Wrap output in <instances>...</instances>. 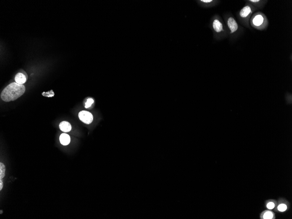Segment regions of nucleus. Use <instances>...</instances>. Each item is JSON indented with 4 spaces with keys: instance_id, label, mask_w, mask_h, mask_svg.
I'll list each match as a JSON object with an SVG mask.
<instances>
[{
    "instance_id": "1",
    "label": "nucleus",
    "mask_w": 292,
    "mask_h": 219,
    "mask_svg": "<svg viewBox=\"0 0 292 219\" xmlns=\"http://www.w3.org/2000/svg\"><path fill=\"white\" fill-rule=\"evenodd\" d=\"M25 88L23 84L16 82L11 83L2 91L1 97L4 102L15 101L22 96L25 92Z\"/></svg>"
},
{
    "instance_id": "2",
    "label": "nucleus",
    "mask_w": 292,
    "mask_h": 219,
    "mask_svg": "<svg viewBox=\"0 0 292 219\" xmlns=\"http://www.w3.org/2000/svg\"><path fill=\"white\" fill-rule=\"evenodd\" d=\"M290 207L289 202L284 198H280L277 201V205L274 209L276 212L283 213L287 211Z\"/></svg>"
},
{
    "instance_id": "3",
    "label": "nucleus",
    "mask_w": 292,
    "mask_h": 219,
    "mask_svg": "<svg viewBox=\"0 0 292 219\" xmlns=\"http://www.w3.org/2000/svg\"><path fill=\"white\" fill-rule=\"evenodd\" d=\"M79 118L83 123L87 124L91 123L93 120V116L92 113L86 111H81L79 113Z\"/></svg>"
},
{
    "instance_id": "4",
    "label": "nucleus",
    "mask_w": 292,
    "mask_h": 219,
    "mask_svg": "<svg viewBox=\"0 0 292 219\" xmlns=\"http://www.w3.org/2000/svg\"><path fill=\"white\" fill-rule=\"evenodd\" d=\"M227 25L228 28L231 31V33L232 34L235 33L238 30V25L235 19L233 17H231L228 19L227 20Z\"/></svg>"
},
{
    "instance_id": "5",
    "label": "nucleus",
    "mask_w": 292,
    "mask_h": 219,
    "mask_svg": "<svg viewBox=\"0 0 292 219\" xmlns=\"http://www.w3.org/2000/svg\"><path fill=\"white\" fill-rule=\"evenodd\" d=\"M275 213L269 209L264 210L260 215L261 219H275Z\"/></svg>"
},
{
    "instance_id": "6",
    "label": "nucleus",
    "mask_w": 292,
    "mask_h": 219,
    "mask_svg": "<svg viewBox=\"0 0 292 219\" xmlns=\"http://www.w3.org/2000/svg\"><path fill=\"white\" fill-rule=\"evenodd\" d=\"M251 8L249 6L244 7L240 12V15L242 18H246L251 13Z\"/></svg>"
},
{
    "instance_id": "7",
    "label": "nucleus",
    "mask_w": 292,
    "mask_h": 219,
    "mask_svg": "<svg viewBox=\"0 0 292 219\" xmlns=\"http://www.w3.org/2000/svg\"><path fill=\"white\" fill-rule=\"evenodd\" d=\"M212 27L217 33H220L223 30L222 23L217 19H215L212 22Z\"/></svg>"
},
{
    "instance_id": "8",
    "label": "nucleus",
    "mask_w": 292,
    "mask_h": 219,
    "mask_svg": "<svg viewBox=\"0 0 292 219\" xmlns=\"http://www.w3.org/2000/svg\"><path fill=\"white\" fill-rule=\"evenodd\" d=\"M59 127L61 131L65 133L69 132L71 130V124L66 121H63L60 123Z\"/></svg>"
},
{
    "instance_id": "9",
    "label": "nucleus",
    "mask_w": 292,
    "mask_h": 219,
    "mask_svg": "<svg viewBox=\"0 0 292 219\" xmlns=\"http://www.w3.org/2000/svg\"><path fill=\"white\" fill-rule=\"evenodd\" d=\"M252 22L254 26L256 27H260L264 23V17L261 15H258L254 18Z\"/></svg>"
},
{
    "instance_id": "10",
    "label": "nucleus",
    "mask_w": 292,
    "mask_h": 219,
    "mask_svg": "<svg viewBox=\"0 0 292 219\" xmlns=\"http://www.w3.org/2000/svg\"><path fill=\"white\" fill-rule=\"evenodd\" d=\"M59 141L60 143L63 145H67L70 144L71 138L68 134L63 133L61 134L59 137Z\"/></svg>"
},
{
    "instance_id": "11",
    "label": "nucleus",
    "mask_w": 292,
    "mask_h": 219,
    "mask_svg": "<svg viewBox=\"0 0 292 219\" xmlns=\"http://www.w3.org/2000/svg\"><path fill=\"white\" fill-rule=\"evenodd\" d=\"M277 201L273 199H268L265 202V206L268 209L272 210L275 208L277 205Z\"/></svg>"
},
{
    "instance_id": "12",
    "label": "nucleus",
    "mask_w": 292,
    "mask_h": 219,
    "mask_svg": "<svg viewBox=\"0 0 292 219\" xmlns=\"http://www.w3.org/2000/svg\"><path fill=\"white\" fill-rule=\"evenodd\" d=\"M15 81L18 84H22L26 82V77L22 73H18L15 77Z\"/></svg>"
},
{
    "instance_id": "13",
    "label": "nucleus",
    "mask_w": 292,
    "mask_h": 219,
    "mask_svg": "<svg viewBox=\"0 0 292 219\" xmlns=\"http://www.w3.org/2000/svg\"><path fill=\"white\" fill-rule=\"evenodd\" d=\"M5 167L2 163H0V179H3L5 175Z\"/></svg>"
},
{
    "instance_id": "14",
    "label": "nucleus",
    "mask_w": 292,
    "mask_h": 219,
    "mask_svg": "<svg viewBox=\"0 0 292 219\" xmlns=\"http://www.w3.org/2000/svg\"><path fill=\"white\" fill-rule=\"evenodd\" d=\"M94 102V101L93 99H92V98H88L86 103H85V108H86V109L89 108L93 103Z\"/></svg>"
},
{
    "instance_id": "15",
    "label": "nucleus",
    "mask_w": 292,
    "mask_h": 219,
    "mask_svg": "<svg viewBox=\"0 0 292 219\" xmlns=\"http://www.w3.org/2000/svg\"><path fill=\"white\" fill-rule=\"evenodd\" d=\"M201 1L203 2V3H210L212 2V0H201Z\"/></svg>"
},
{
    "instance_id": "16",
    "label": "nucleus",
    "mask_w": 292,
    "mask_h": 219,
    "mask_svg": "<svg viewBox=\"0 0 292 219\" xmlns=\"http://www.w3.org/2000/svg\"><path fill=\"white\" fill-rule=\"evenodd\" d=\"M3 187V181H2L1 179H0V190H2Z\"/></svg>"
},
{
    "instance_id": "17",
    "label": "nucleus",
    "mask_w": 292,
    "mask_h": 219,
    "mask_svg": "<svg viewBox=\"0 0 292 219\" xmlns=\"http://www.w3.org/2000/svg\"><path fill=\"white\" fill-rule=\"evenodd\" d=\"M250 1L252 3H256L259 2L260 1L259 0H250Z\"/></svg>"
}]
</instances>
